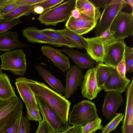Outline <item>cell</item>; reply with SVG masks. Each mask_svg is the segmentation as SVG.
<instances>
[{"instance_id":"6da1fadb","label":"cell","mask_w":133,"mask_h":133,"mask_svg":"<svg viewBox=\"0 0 133 133\" xmlns=\"http://www.w3.org/2000/svg\"><path fill=\"white\" fill-rule=\"evenodd\" d=\"M25 79L34 95L42 98L63 123L68 124L71 103L62 94L54 91L44 83L25 77Z\"/></svg>"},{"instance_id":"7a4b0ae2","label":"cell","mask_w":133,"mask_h":133,"mask_svg":"<svg viewBox=\"0 0 133 133\" xmlns=\"http://www.w3.org/2000/svg\"><path fill=\"white\" fill-rule=\"evenodd\" d=\"M22 103L17 96L0 99V133H4L23 112Z\"/></svg>"},{"instance_id":"3957f363","label":"cell","mask_w":133,"mask_h":133,"mask_svg":"<svg viewBox=\"0 0 133 133\" xmlns=\"http://www.w3.org/2000/svg\"><path fill=\"white\" fill-rule=\"evenodd\" d=\"M76 0H68L53 8L44 11L38 19L46 26H56L68 20L75 9Z\"/></svg>"},{"instance_id":"277c9868","label":"cell","mask_w":133,"mask_h":133,"mask_svg":"<svg viewBox=\"0 0 133 133\" xmlns=\"http://www.w3.org/2000/svg\"><path fill=\"white\" fill-rule=\"evenodd\" d=\"M98 118L94 103L84 100L77 103L73 106L68 120L69 123L73 126H83Z\"/></svg>"},{"instance_id":"5b68a950","label":"cell","mask_w":133,"mask_h":133,"mask_svg":"<svg viewBox=\"0 0 133 133\" xmlns=\"http://www.w3.org/2000/svg\"><path fill=\"white\" fill-rule=\"evenodd\" d=\"M0 57L2 70H9L16 75H24L27 64L25 54L22 50L6 51Z\"/></svg>"},{"instance_id":"8992f818","label":"cell","mask_w":133,"mask_h":133,"mask_svg":"<svg viewBox=\"0 0 133 133\" xmlns=\"http://www.w3.org/2000/svg\"><path fill=\"white\" fill-rule=\"evenodd\" d=\"M133 14L119 11L109 28L115 40L124 39L133 34Z\"/></svg>"},{"instance_id":"52a82bcc","label":"cell","mask_w":133,"mask_h":133,"mask_svg":"<svg viewBox=\"0 0 133 133\" xmlns=\"http://www.w3.org/2000/svg\"><path fill=\"white\" fill-rule=\"evenodd\" d=\"M127 3L125 0H113L108 5L104 7L98 23L94 30L96 36H99L109 29L119 12Z\"/></svg>"},{"instance_id":"ba28073f","label":"cell","mask_w":133,"mask_h":133,"mask_svg":"<svg viewBox=\"0 0 133 133\" xmlns=\"http://www.w3.org/2000/svg\"><path fill=\"white\" fill-rule=\"evenodd\" d=\"M36 99L39 111L43 118L52 131L63 132L71 126L63 123L49 105L41 97L37 96Z\"/></svg>"},{"instance_id":"9c48e42d","label":"cell","mask_w":133,"mask_h":133,"mask_svg":"<svg viewBox=\"0 0 133 133\" xmlns=\"http://www.w3.org/2000/svg\"><path fill=\"white\" fill-rule=\"evenodd\" d=\"M126 46L124 39L115 40L104 45V54L103 62L116 68L122 59Z\"/></svg>"},{"instance_id":"30bf717a","label":"cell","mask_w":133,"mask_h":133,"mask_svg":"<svg viewBox=\"0 0 133 133\" xmlns=\"http://www.w3.org/2000/svg\"><path fill=\"white\" fill-rule=\"evenodd\" d=\"M97 22L90 17L79 12V16L75 18L71 15L65 24L66 28L78 35L87 34L96 26Z\"/></svg>"},{"instance_id":"8fae6325","label":"cell","mask_w":133,"mask_h":133,"mask_svg":"<svg viewBox=\"0 0 133 133\" xmlns=\"http://www.w3.org/2000/svg\"><path fill=\"white\" fill-rule=\"evenodd\" d=\"M65 91L64 97L69 98L81 85L84 76L82 70L76 65H72L66 70Z\"/></svg>"},{"instance_id":"7c38bea8","label":"cell","mask_w":133,"mask_h":133,"mask_svg":"<svg viewBox=\"0 0 133 133\" xmlns=\"http://www.w3.org/2000/svg\"><path fill=\"white\" fill-rule=\"evenodd\" d=\"M123 101L121 93L116 91L107 92L102 108L104 117L108 120H111L115 116L116 112L123 103Z\"/></svg>"},{"instance_id":"4fadbf2b","label":"cell","mask_w":133,"mask_h":133,"mask_svg":"<svg viewBox=\"0 0 133 133\" xmlns=\"http://www.w3.org/2000/svg\"><path fill=\"white\" fill-rule=\"evenodd\" d=\"M84 78L81 85V93L84 97L92 100L95 98L101 90L97 84L95 67L88 70Z\"/></svg>"},{"instance_id":"5bb4252c","label":"cell","mask_w":133,"mask_h":133,"mask_svg":"<svg viewBox=\"0 0 133 133\" xmlns=\"http://www.w3.org/2000/svg\"><path fill=\"white\" fill-rule=\"evenodd\" d=\"M41 49L42 54L50 59L55 66L63 71L70 67L69 57L60 50L48 45L42 46Z\"/></svg>"},{"instance_id":"9a60e30c","label":"cell","mask_w":133,"mask_h":133,"mask_svg":"<svg viewBox=\"0 0 133 133\" xmlns=\"http://www.w3.org/2000/svg\"><path fill=\"white\" fill-rule=\"evenodd\" d=\"M125 115L121 127L122 133H133V82L128 85L126 92Z\"/></svg>"},{"instance_id":"2e32d148","label":"cell","mask_w":133,"mask_h":133,"mask_svg":"<svg viewBox=\"0 0 133 133\" xmlns=\"http://www.w3.org/2000/svg\"><path fill=\"white\" fill-rule=\"evenodd\" d=\"M22 35L29 42L49 44L56 47H62L64 46L43 33L36 28L27 27L22 30Z\"/></svg>"},{"instance_id":"e0dca14e","label":"cell","mask_w":133,"mask_h":133,"mask_svg":"<svg viewBox=\"0 0 133 133\" xmlns=\"http://www.w3.org/2000/svg\"><path fill=\"white\" fill-rule=\"evenodd\" d=\"M130 82V80L126 77H122L114 68L102 90L107 92L116 91L121 93L125 91Z\"/></svg>"},{"instance_id":"ac0fdd59","label":"cell","mask_w":133,"mask_h":133,"mask_svg":"<svg viewBox=\"0 0 133 133\" xmlns=\"http://www.w3.org/2000/svg\"><path fill=\"white\" fill-rule=\"evenodd\" d=\"M60 50L68 55L81 68H92L96 64L94 60L88 54L81 53L78 50L66 46L60 49Z\"/></svg>"},{"instance_id":"d6986e66","label":"cell","mask_w":133,"mask_h":133,"mask_svg":"<svg viewBox=\"0 0 133 133\" xmlns=\"http://www.w3.org/2000/svg\"><path fill=\"white\" fill-rule=\"evenodd\" d=\"M17 32L8 31L0 34V51H11L15 49L26 46L18 39Z\"/></svg>"},{"instance_id":"ffe728a7","label":"cell","mask_w":133,"mask_h":133,"mask_svg":"<svg viewBox=\"0 0 133 133\" xmlns=\"http://www.w3.org/2000/svg\"><path fill=\"white\" fill-rule=\"evenodd\" d=\"M84 38L87 43L86 50L87 54L97 62H103L104 54V46L99 37Z\"/></svg>"},{"instance_id":"44dd1931","label":"cell","mask_w":133,"mask_h":133,"mask_svg":"<svg viewBox=\"0 0 133 133\" xmlns=\"http://www.w3.org/2000/svg\"><path fill=\"white\" fill-rule=\"evenodd\" d=\"M15 84L20 96L24 102H26L39 110L36 97L25 79V77L16 79Z\"/></svg>"},{"instance_id":"7402d4cb","label":"cell","mask_w":133,"mask_h":133,"mask_svg":"<svg viewBox=\"0 0 133 133\" xmlns=\"http://www.w3.org/2000/svg\"><path fill=\"white\" fill-rule=\"evenodd\" d=\"M75 8L79 12L90 17L97 22L102 15L99 8L90 0H76Z\"/></svg>"},{"instance_id":"603a6c76","label":"cell","mask_w":133,"mask_h":133,"mask_svg":"<svg viewBox=\"0 0 133 133\" xmlns=\"http://www.w3.org/2000/svg\"><path fill=\"white\" fill-rule=\"evenodd\" d=\"M39 75L52 88L59 92H65V88L61 81L54 76L49 71L40 65L35 66Z\"/></svg>"},{"instance_id":"cb8c5ba5","label":"cell","mask_w":133,"mask_h":133,"mask_svg":"<svg viewBox=\"0 0 133 133\" xmlns=\"http://www.w3.org/2000/svg\"><path fill=\"white\" fill-rule=\"evenodd\" d=\"M95 67L97 84L102 90L114 68L104 64L103 62H98Z\"/></svg>"},{"instance_id":"d4e9b609","label":"cell","mask_w":133,"mask_h":133,"mask_svg":"<svg viewBox=\"0 0 133 133\" xmlns=\"http://www.w3.org/2000/svg\"><path fill=\"white\" fill-rule=\"evenodd\" d=\"M16 96L9 78L3 73L0 76V99L6 100Z\"/></svg>"},{"instance_id":"484cf974","label":"cell","mask_w":133,"mask_h":133,"mask_svg":"<svg viewBox=\"0 0 133 133\" xmlns=\"http://www.w3.org/2000/svg\"><path fill=\"white\" fill-rule=\"evenodd\" d=\"M41 32L46 36L51 39L61 43L65 46L72 48H79L57 30L52 28H47L41 30Z\"/></svg>"},{"instance_id":"4316f807","label":"cell","mask_w":133,"mask_h":133,"mask_svg":"<svg viewBox=\"0 0 133 133\" xmlns=\"http://www.w3.org/2000/svg\"><path fill=\"white\" fill-rule=\"evenodd\" d=\"M35 5L19 6L3 16L2 19L11 20L19 19L23 16L29 15L33 13V9Z\"/></svg>"},{"instance_id":"83f0119b","label":"cell","mask_w":133,"mask_h":133,"mask_svg":"<svg viewBox=\"0 0 133 133\" xmlns=\"http://www.w3.org/2000/svg\"><path fill=\"white\" fill-rule=\"evenodd\" d=\"M57 31L77 45L79 49H86L87 43L82 35H78L66 28Z\"/></svg>"},{"instance_id":"f1b7e54d","label":"cell","mask_w":133,"mask_h":133,"mask_svg":"<svg viewBox=\"0 0 133 133\" xmlns=\"http://www.w3.org/2000/svg\"><path fill=\"white\" fill-rule=\"evenodd\" d=\"M27 110L26 118L29 120L35 121L39 122L42 121L39 110L31 105L24 102Z\"/></svg>"},{"instance_id":"f546056e","label":"cell","mask_w":133,"mask_h":133,"mask_svg":"<svg viewBox=\"0 0 133 133\" xmlns=\"http://www.w3.org/2000/svg\"><path fill=\"white\" fill-rule=\"evenodd\" d=\"M124 115L122 113H117L111 121L102 129L101 133H109L115 130L122 121Z\"/></svg>"},{"instance_id":"4dcf8cb0","label":"cell","mask_w":133,"mask_h":133,"mask_svg":"<svg viewBox=\"0 0 133 133\" xmlns=\"http://www.w3.org/2000/svg\"><path fill=\"white\" fill-rule=\"evenodd\" d=\"M124 59L126 72H131L133 71V48L125 46Z\"/></svg>"},{"instance_id":"1f68e13d","label":"cell","mask_w":133,"mask_h":133,"mask_svg":"<svg viewBox=\"0 0 133 133\" xmlns=\"http://www.w3.org/2000/svg\"><path fill=\"white\" fill-rule=\"evenodd\" d=\"M102 120L98 118L89 122L83 126L82 133H90L98 129L102 130L103 127L101 124Z\"/></svg>"},{"instance_id":"d6a6232c","label":"cell","mask_w":133,"mask_h":133,"mask_svg":"<svg viewBox=\"0 0 133 133\" xmlns=\"http://www.w3.org/2000/svg\"><path fill=\"white\" fill-rule=\"evenodd\" d=\"M22 22V21L19 19L11 20H0V34L7 31Z\"/></svg>"},{"instance_id":"836d02e7","label":"cell","mask_w":133,"mask_h":133,"mask_svg":"<svg viewBox=\"0 0 133 133\" xmlns=\"http://www.w3.org/2000/svg\"><path fill=\"white\" fill-rule=\"evenodd\" d=\"M31 129L30 121L23 115L20 121L18 133H29Z\"/></svg>"},{"instance_id":"e575fe53","label":"cell","mask_w":133,"mask_h":133,"mask_svg":"<svg viewBox=\"0 0 133 133\" xmlns=\"http://www.w3.org/2000/svg\"><path fill=\"white\" fill-rule=\"evenodd\" d=\"M64 1V0H44L36 5L42 6L45 11L51 9Z\"/></svg>"},{"instance_id":"d590c367","label":"cell","mask_w":133,"mask_h":133,"mask_svg":"<svg viewBox=\"0 0 133 133\" xmlns=\"http://www.w3.org/2000/svg\"><path fill=\"white\" fill-rule=\"evenodd\" d=\"M99 37L104 45L110 43L115 40L109 28Z\"/></svg>"},{"instance_id":"8d00e7d4","label":"cell","mask_w":133,"mask_h":133,"mask_svg":"<svg viewBox=\"0 0 133 133\" xmlns=\"http://www.w3.org/2000/svg\"><path fill=\"white\" fill-rule=\"evenodd\" d=\"M51 130L46 122L43 118L39 122L38 128L35 133H50Z\"/></svg>"},{"instance_id":"74e56055","label":"cell","mask_w":133,"mask_h":133,"mask_svg":"<svg viewBox=\"0 0 133 133\" xmlns=\"http://www.w3.org/2000/svg\"><path fill=\"white\" fill-rule=\"evenodd\" d=\"M23 115L22 112L4 133H18L20 121Z\"/></svg>"},{"instance_id":"f35d334b","label":"cell","mask_w":133,"mask_h":133,"mask_svg":"<svg viewBox=\"0 0 133 133\" xmlns=\"http://www.w3.org/2000/svg\"><path fill=\"white\" fill-rule=\"evenodd\" d=\"M16 0L0 9V13L2 16L19 7L15 3Z\"/></svg>"},{"instance_id":"ab89813d","label":"cell","mask_w":133,"mask_h":133,"mask_svg":"<svg viewBox=\"0 0 133 133\" xmlns=\"http://www.w3.org/2000/svg\"><path fill=\"white\" fill-rule=\"evenodd\" d=\"M115 69L122 77L124 78L126 77V70L124 59V54L122 60L118 64Z\"/></svg>"},{"instance_id":"60d3db41","label":"cell","mask_w":133,"mask_h":133,"mask_svg":"<svg viewBox=\"0 0 133 133\" xmlns=\"http://www.w3.org/2000/svg\"><path fill=\"white\" fill-rule=\"evenodd\" d=\"M44 1V0H16L15 3L19 7L35 5Z\"/></svg>"},{"instance_id":"b9f144b4","label":"cell","mask_w":133,"mask_h":133,"mask_svg":"<svg viewBox=\"0 0 133 133\" xmlns=\"http://www.w3.org/2000/svg\"><path fill=\"white\" fill-rule=\"evenodd\" d=\"M113 0H90L99 9V8L104 7L109 5Z\"/></svg>"},{"instance_id":"7bdbcfd3","label":"cell","mask_w":133,"mask_h":133,"mask_svg":"<svg viewBox=\"0 0 133 133\" xmlns=\"http://www.w3.org/2000/svg\"><path fill=\"white\" fill-rule=\"evenodd\" d=\"M83 126H73L71 127L63 133H82Z\"/></svg>"},{"instance_id":"ee69618b","label":"cell","mask_w":133,"mask_h":133,"mask_svg":"<svg viewBox=\"0 0 133 133\" xmlns=\"http://www.w3.org/2000/svg\"><path fill=\"white\" fill-rule=\"evenodd\" d=\"M44 10L43 8L41 6L34 5L33 9V13L35 14H41L44 11Z\"/></svg>"},{"instance_id":"f6af8a7d","label":"cell","mask_w":133,"mask_h":133,"mask_svg":"<svg viewBox=\"0 0 133 133\" xmlns=\"http://www.w3.org/2000/svg\"><path fill=\"white\" fill-rule=\"evenodd\" d=\"M15 0H0V9L4 6L11 3Z\"/></svg>"},{"instance_id":"bcb514c9","label":"cell","mask_w":133,"mask_h":133,"mask_svg":"<svg viewBox=\"0 0 133 133\" xmlns=\"http://www.w3.org/2000/svg\"><path fill=\"white\" fill-rule=\"evenodd\" d=\"M71 15L75 18H78L79 16V12L77 9L75 8L72 11Z\"/></svg>"},{"instance_id":"7dc6e473","label":"cell","mask_w":133,"mask_h":133,"mask_svg":"<svg viewBox=\"0 0 133 133\" xmlns=\"http://www.w3.org/2000/svg\"><path fill=\"white\" fill-rule=\"evenodd\" d=\"M127 4L130 5L132 7V9L133 7V0H125Z\"/></svg>"},{"instance_id":"c3c4849f","label":"cell","mask_w":133,"mask_h":133,"mask_svg":"<svg viewBox=\"0 0 133 133\" xmlns=\"http://www.w3.org/2000/svg\"><path fill=\"white\" fill-rule=\"evenodd\" d=\"M3 74L2 72V69L1 68H0V76H2Z\"/></svg>"},{"instance_id":"681fc988","label":"cell","mask_w":133,"mask_h":133,"mask_svg":"<svg viewBox=\"0 0 133 133\" xmlns=\"http://www.w3.org/2000/svg\"><path fill=\"white\" fill-rule=\"evenodd\" d=\"M63 132H55L53 131H51L50 133H63Z\"/></svg>"},{"instance_id":"f907efd6","label":"cell","mask_w":133,"mask_h":133,"mask_svg":"<svg viewBox=\"0 0 133 133\" xmlns=\"http://www.w3.org/2000/svg\"><path fill=\"white\" fill-rule=\"evenodd\" d=\"M3 17H2V15L0 13V20L2 19Z\"/></svg>"},{"instance_id":"816d5d0a","label":"cell","mask_w":133,"mask_h":133,"mask_svg":"<svg viewBox=\"0 0 133 133\" xmlns=\"http://www.w3.org/2000/svg\"><path fill=\"white\" fill-rule=\"evenodd\" d=\"M90 133H95V131H92L90 132Z\"/></svg>"}]
</instances>
